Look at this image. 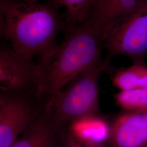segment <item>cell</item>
Wrapping results in <instances>:
<instances>
[{
    "instance_id": "1",
    "label": "cell",
    "mask_w": 147,
    "mask_h": 147,
    "mask_svg": "<svg viewBox=\"0 0 147 147\" xmlns=\"http://www.w3.org/2000/svg\"><path fill=\"white\" fill-rule=\"evenodd\" d=\"M59 8L50 2L0 0L1 35L17 53L41 61L53 53L59 33L66 30Z\"/></svg>"
},
{
    "instance_id": "2",
    "label": "cell",
    "mask_w": 147,
    "mask_h": 147,
    "mask_svg": "<svg viewBox=\"0 0 147 147\" xmlns=\"http://www.w3.org/2000/svg\"><path fill=\"white\" fill-rule=\"evenodd\" d=\"M104 37L88 20L65 32L63 41L38 61V93L44 99L60 91L88 69L104 63Z\"/></svg>"
},
{
    "instance_id": "3",
    "label": "cell",
    "mask_w": 147,
    "mask_h": 147,
    "mask_svg": "<svg viewBox=\"0 0 147 147\" xmlns=\"http://www.w3.org/2000/svg\"><path fill=\"white\" fill-rule=\"evenodd\" d=\"M109 65L104 59V63L88 69L47 97L44 99L45 109L65 125L82 117L100 113L99 80Z\"/></svg>"
},
{
    "instance_id": "4",
    "label": "cell",
    "mask_w": 147,
    "mask_h": 147,
    "mask_svg": "<svg viewBox=\"0 0 147 147\" xmlns=\"http://www.w3.org/2000/svg\"><path fill=\"white\" fill-rule=\"evenodd\" d=\"M105 59L110 62L117 56H124L133 62L144 61L147 55V0L105 36Z\"/></svg>"
},
{
    "instance_id": "5",
    "label": "cell",
    "mask_w": 147,
    "mask_h": 147,
    "mask_svg": "<svg viewBox=\"0 0 147 147\" xmlns=\"http://www.w3.org/2000/svg\"><path fill=\"white\" fill-rule=\"evenodd\" d=\"M37 92H0V147H11L40 110Z\"/></svg>"
},
{
    "instance_id": "6",
    "label": "cell",
    "mask_w": 147,
    "mask_h": 147,
    "mask_svg": "<svg viewBox=\"0 0 147 147\" xmlns=\"http://www.w3.org/2000/svg\"><path fill=\"white\" fill-rule=\"evenodd\" d=\"M39 88L37 63L33 59L17 53L11 47L2 45L0 48V92L25 91L38 93Z\"/></svg>"
},
{
    "instance_id": "7",
    "label": "cell",
    "mask_w": 147,
    "mask_h": 147,
    "mask_svg": "<svg viewBox=\"0 0 147 147\" xmlns=\"http://www.w3.org/2000/svg\"><path fill=\"white\" fill-rule=\"evenodd\" d=\"M67 127L45 109L43 103L30 124L11 147H66Z\"/></svg>"
},
{
    "instance_id": "8",
    "label": "cell",
    "mask_w": 147,
    "mask_h": 147,
    "mask_svg": "<svg viewBox=\"0 0 147 147\" xmlns=\"http://www.w3.org/2000/svg\"><path fill=\"white\" fill-rule=\"evenodd\" d=\"M110 147H147V111H123L111 121Z\"/></svg>"
},
{
    "instance_id": "9",
    "label": "cell",
    "mask_w": 147,
    "mask_h": 147,
    "mask_svg": "<svg viewBox=\"0 0 147 147\" xmlns=\"http://www.w3.org/2000/svg\"><path fill=\"white\" fill-rule=\"evenodd\" d=\"M144 0H95L88 20L104 37Z\"/></svg>"
},
{
    "instance_id": "10",
    "label": "cell",
    "mask_w": 147,
    "mask_h": 147,
    "mask_svg": "<svg viewBox=\"0 0 147 147\" xmlns=\"http://www.w3.org/2000/svg\"><path fill=\"white\" fill-rule=\"evenodd\" d=\"M67 130L84 147L104 146L110 137L111 121L100 113L90 115L70 122Z\"/></svg>"
},
{
    "instance_id": "11",
    "label": "cell",
    "mask_w": 147,
    "mask_h": 147,
    "mask_svg": "<svg viewBox=\"0 0 147 147\" xmlns=\"http://www.w3.org/2000/svg\"><path fill=\"white\" fill-rule=\"evenodd\" d=\"M111 80L119 90L147 88V66L144 61L133 62L127 68L114 70L111 73Z\"/></svg>"
},
{
    "instance_id": "12",
    "label": "cell",
    "mask_w": 147,
    "mask_h": 147,
    "mask_svg": "<svg viewBox=\"0 0 147 147\" xmlns=\"http://www.w3.org/2000/svg\"><path fill=\"white\" fill-rule=\"evenodd\" d=\"M95 0H60L65 9L64 21L65 32L87 21Z\"/></svg>"
},
{
    "instance_id": "13",
    "label": "cell",
    "mask_w": 147,
    "mask_h": 147,
    "mask_svg": "<svg viewBox=\"0 0 147 147\" xmlns=\"http://www.w3.org/2000/svg\"><path fill=\"white\" fill-rule=\"evenodd\" d=\"M113 98L116 105L124 111H147V88L119 90Z\"/></svg>"
},
{
    "instance_id": "14",
    "label": "cell",
    "mask_w": 147,
    "mask_h": 147,
    "mask_svg": "<svg viewBox=\"0 0 147 147\" xmlns=\"http://www.w3.org/2000/svg\"><path fill=\"white\" fill-rule=\"evenodd\" d=\"M36 1H40L41 0H36ZM42 1H45V2H53V3L56 4V5H58L59 7H61V3H60V0H42Z\"/></svg>"
},
{
    "instance_id": "15",
    "label": "cell",
    "mask_w": 147,
    "mask_h": 147,
    "mask_svg": "<svg viewBox=\"0 0 147 147\" xmlns=\"http://www.w3.org/2000/svg\"><path fill=\"white\" fill-rule=\"evenodd\" d=\"M104 147V146H94V147Z\"/></svg>"
}]
</instances>
